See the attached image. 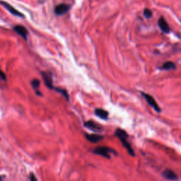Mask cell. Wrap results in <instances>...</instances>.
Here are the masks:
<instances>
[{
	"instance_id": "1",
	"label": "cell",
	"mask_w": 181,
	"mask_h": 181,
	"mask_svg": "<svg viewBox=\"0 0 181 181\" xmlns=\"http://www.w3.org/2000/svg\"><path fill=\"white\" fill-rule=\"evenodd\" d=\"M115 134L116 135V137L118 138L119 139L121 142L122 146L125 148V149L127 150V153L132 156H135V154H134V149H132V146L130 144V142H128L127 140V137H128V134L126 132H125L124 130H122V129H117L115 130Z\"/></svg>"
},
{
	"instance_id": "2",
	"label": "cell",
	"mask_w": 181,
	"mask_h": 181,
	"mask_svg": "<svg viewBox=\"0 0 181 181\" xmlns=\"http://www.w3.org/2000/svg\"><path fill=\"white\" fill-rule=\"evenodd\" d=\"M93 153L94 154L99 155V156H103L108 158H110V154H117V152L114 149L111 148L107 147V146H98L93 150Z\"/></svg>"
},
{
	"instance_id": "3",
	"label": "cell",
	"mask_w": 181,
	"mask_h": 181,
	"mask_svg": "<svg viewBox=\"0 0 181 181\" xmlns=\"http://www.w3.org/2000/svg\"><path fill=\"white\" fill-rule=\"evenodd\" d=\"M142 95L143 96V97L144 98V99L146 101V102L148 103V104H149L150 106L152 107L155 111H156L157 113H161V108H160L159 106L158 105L157 102L155 101V99L151 96V95L145 94V93H142Z\"/></svg>"
},
{
	"instance_id": "4",
	"label": "cell",
	"mask_w": 181,
	"mask_h": 181,
	"mask_svg": "<svg viewBox=\"0 0 181 181\" xmlns=\"http://www.w3.org/2000/svg\"><path fill=\"white\" fill-rule=\"evenodd\" d=\"M0 4L2 5L7 11H9L12 15H14V16L18 17H23V13H21L20 11H18V10H16V9L13 7V6H12L11 4H9V3L4 1H0Z\"/></svg>"
},
{
	"instance_id": "5",
	"label": "cell",
	"mask_w": 181,
	"mask_h": 181,
	"mask_svg": "<svg viewBox=\"0 0 181 181\" xmlns=\"http://www.w3.org/2000/svg\"><path fill=\"white\" fill-rule=\"evenodd\" d=\"M84 126L89 130L94 131V132H101L103 130V127L101 125H99L98 123L95 122L92 120H89L84 122Z\"/></svg>"
},
{
	"instance_id": "6",
	"label": "cell",
	"mask_w": 181,
	"mask_h": 181,
	"mask_svg": "<svg viewBox=\"0 0 181 181\" xmlns=\"http://www.w3.org/2000/svg\"><path fill=\"white\" fill-rule=\"evenodd\" d=\"M13 31H14L17 34H18L21 37L23 38L24 40H26L28 35V32L27 29L25 27L21 25L15 26L13 27Z\"/></svg>"
},
{
	"instance_id": "7",
	"label": "cell",
	"mask_w": 181,
	"mask_h": 181,
	"mask_svg": "<svg viewBox=\"0 0 181 181\" xmlns=\"http://www.w3.org/2000/svg\"><path fill=\"white\" fill-rule=\"evenodd\" d=\"M162 176L168 180L175 181L177 180V175L173 170L170 169H165L162 172Z\"/></svg>"
},
{
	"instance_id": "8",
	"label": "cell",
	"mask_w": 181,
	"mask_h": 181,
	"mask_svg": "<svg viewBox=\"0 0 181 181\" xmlns=\"http://www.w3.org/2000/svg\"><path fill=\"white\" fill-rule=\"evenodd\" d=\"M41 75L43 76V79L45 84H46V86L50 89H55V87L53 86V79H52V76L50 73H48V72H42Z\"/></svg>"
},
{
	"instance_id": "9",
	"label": "cell",
	"mask_w": 181,
	"mask_h": 181,
	"mask_svg": "<svg viewBox=\"0 0 181 181\" xmlns=\"http://www.w3.org/2000/svg\"><path fill=\"white\" fill-rule=\"evenodd\" d=\"M70 9V6L66 4H60L56 6L55 9V13L58 16L65 14Z\"/></svg>"
},
{
	"instance_id": "10",
	"label": "cell",
	"mask_w": 181,
	"mask_h": 181,
	"mask_svg": "<svg viewBox=\"0 0 181 181\" xmlns=\"http://www.w3.org/2000/svg\"><path fill=\"white\" fill-rule=\"evenodd\" d=\"M158 26H159L160 28L161 29V31H163L164 33H168L170 32L169 26H168V23H167L166 21L165 20V18H163V17H161V18H159V19H158Z\"/></svg>"
},
{
	"instance_id": "11",
	"label": "cell",
	"mask_w": 181,
	"mask_h": 181,
	"mask_svg": "<svg viewBox=\"0 0 181 181\" xmlns=\"http://www.w3.org/2000/svg\"><path fill=\"white\" fill-rule=\"evenodd\" d=\"M86 138L91 143H97L100 141L103 140V137L102 135H99V134H86Z\"/></svg>"
},
{
	"instance_id": "12",
	"label": "cell",
	"mask_w": 181,
	"mask_h": 181,
	"mask_svg": "<svg viewBox=\"0 0 181 181\" xmlns=\"http://www.w3.org/2000/svg\"><path fill=\"white\" fill-rule=\"evenodd\" d=\"M95 115L103 120H107L108 118L109 113L106 110L101 109V108H96L95 110Z\"/></svg>"
},
{
	"instance_id": "13",
	"label": "cell",
	"mask_w": 181,
	"mask_h": 181,
	"mask_svg": "<svg viewBox=\"0 0 181 181\" xmlns=\"http://www.w3.org/2000/svg\"><path fill=\"white\" fill-rule=\"evenodd\" d=\"M162 69L165 70H174L176 69V65L173 62H166L163 65Z\"/></svg>"
},
{
	"instance_id": "14",
	"label": "cell",
	"mask_w": 181,
	"mask_h": 181,
	"mask_svg": "<svg viewBox=\"0 0 181 181\" xmlns=\"http://www.w3.org/2000/svg\"><path fill=\"white\" fill-rule=\"evenodd\" d=\"M40 84V81L38 80V79H34L31 81V85H32L33 88V89L35 91V92L37 93L38 95H39V96L40 95V96H41L40 92H39V91H38Z\"/></svg>"
},
{
	"instance_id": "15",
	"label": "cell",
	"mask_w": 181,
	"mask_h": 181,
	"mask_svg": "<svg viewBox=\"0 0 181 181\" xmlns=\"http://www.w3.org/2000/svg\"><path fill=\"white\" fill-rule=\"evenodd\" d=\"M144 16L146 17V18H149L152 16V11L149 9H145L144 11Z\"/></svg>"
},
{
	"instance_id": "16",
	"label": "cell",
	"mask_w": 181,
	"mask_h": 181,
	"mask_svg": "<svg viewBox=\"0 0 181 181\" xmlns=\"http://www.w3.org/2000/svg\"><path fill=\"white\" fill-rule=\"evenodd\" d=\"M0 79L3 81H6V76L4 74V72L1 70H0Z\"/></svg>"
},
{
	"instance_id": "17",
	"label": "cell",
	"mask_w": 181,
	"mask_h": 181,
	"mask_svg": "<svg viewBox=\"0 0 181 181\" xmlns=\"http://www.w3.org/2000/svg\"><path fill=\"white\" fill-rule=\"evenodd\" d=\"M29 179H30V181H38L35 175H34L33 173L30 174V175H29Z\"/></svg>"
},
{
	"instance_id": "18",
	"label": "cell",
	"mask_w": 181,
	"mask_h": 181,
	"mask_svg": "<svg viewBox=\"0 0 181 181\" xmlns=\"http://www.w3.org/2000/svg\"><path fill=\"white\" fill-rule=\"evenodd\" d=\"M3 178H4V176L0 175V181H3Z\"/></svg>"
}]
</instances>
